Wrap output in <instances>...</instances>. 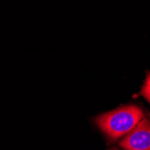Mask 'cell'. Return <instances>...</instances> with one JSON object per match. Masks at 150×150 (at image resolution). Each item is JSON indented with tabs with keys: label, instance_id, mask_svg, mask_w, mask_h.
Segmentation results:
<instances>
[{
	"label": "cell",
	"instance_id": "1",
	"mask_svg": "<svg viewBox=\"0 0 150 150\" xmlns=\"http://www.w3.org/2000/svg\"><path fill=\"white\" fill-rule=\"evenodd\" d=\"M144 117L141 109L126 105L100 114L94 118L95 124L112 141L129 134Z\"/></svg>",
	"mask_w": 150,
	"mask_h": 150
},
{
	"label": "cell",
	"instance_id": "2",
	"mask_svg": "<svg viewBox=\"0 0 150 150\" xmlns=\"http://www.w3.org/2000/svg\"><path fill=\"white\" fill-rule=\"evenodd\" d=\"M119 144L125 150H150V120L144 116Z\"/></svg>",
	"mask_w": 150,
	"mask_h": 150
},
{
	"label": "cell",
	"instance_id": "3",
	"mask_svg": "<svg viewBox=\"0 0 150 150\" xmlns=\"http://www.w3.org/2000/svg\"><path fill=\"white\" fill-rule=\"evenodd\" d=\"M140 93L142 96L147 100V102L150 103V73L146 76V80L144 82V85L141 88Z\"/></svg>",
	"mask_w": 150,
	"mask_h": 150
},
{
	"label": "cell",
	"instance_id": "4",
	"mask_svg": "<svg viewBox=\"0 0 150 150\" xmlns=\"http://www.w3.org/2000/svg\"><path fill=\"white\" fill-rule=\"evenodd\" d=\"M112 150H116V149H112Z\"/></svg>",
	"mask_w": 150,
	"mask_h": 150
}]
</instances>
